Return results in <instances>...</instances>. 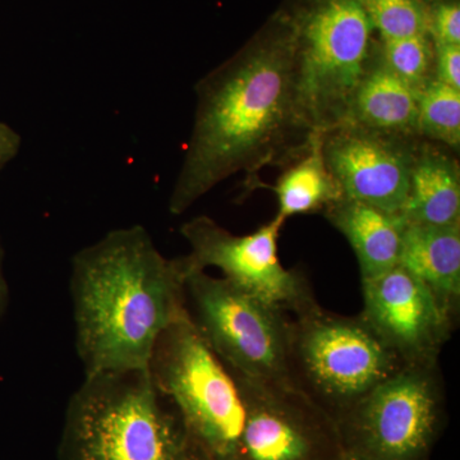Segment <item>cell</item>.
<instances>
[{
  "label": "cell",
  "mask_w": 460,
  "mask_h": 460,
  "mask_svg": "<svg viewBox=\"0 0 460 460\" xmlns=\"http://www.w3.org/2000/svg\"><path fill=\"white\" fill-rule=\"evenodd\" d=\"M195 93L192 131L168 201L174 217L238 172L246 193L260 189L259 172L289 164L316 132L296 96L293 31L283 9L199 80Z\"/></svg>",
  "instance_id": "6da1fadb"
},
{
  "label": "cell",
  "mask_w": 460,
  "mask_h": 460,
  "mask_svg": "<svg viewBox=\"0 0 460 460\" xmlns=\"http://www.w3.org/2000/svg\"><path fill=\"white\" fill-rule=\"evenodd\" d=\"M180 257L142 226L111 230L71 262L75 352L84 375L148 370L157 339L187 313Z\"/></svg>",
  "instance_id": "7a4b0ae2"
},
{
  "label": "cell",
  "mask_w": 460,
  "mask_h": 460,
  "mask_svg": "<svg viewBox=\"0 0 460 460\" xmlns=\"http://www.w3.org/2000/svg\"><path fill=\"white\" fill-rule=\"evenodd\" d=\"M296 96L314 131L343 123L376 39L357 0H289Z\"/></svg>",
  "instance_id": "3957f363"
},
{
  "label": "cell",
  "mask_w": 460,
  "mask_h": 460,
  "mask_svg": "<svg viewBox=\"0 0 460 460\" xmlns=\"http://www.w3.org/2000/svg\"><path fill=\"white\" fill-rule=\"evenodd\" d=\"M148 370L84 375L68 407L71 460H180L186 441Z\"/></svg>",
  "instance_id": "277c9868"
},
{
  "label": "cell",
  "mask_w": 460,
  "mask_h": 460,
  "mask_svg": "<svg viewBox=\"0 0 460 460\" xmlns=\"http://www.w3.org/2000/svg\"><path fill=\"white\" fill-rule=\"evenodd\" d=\"M402 366L359 314L319 307L290 321V380L335 422Z\"/></svg>",
  "instance_id": "5b68a950"
},
{
  "label": "cell",
  "mask_w": 460,
  "mask_h": 460,
  "mask_svg": "<svg viewBox=\"0 0 460 460\" xmlns=\"http://www.w3.org/2000/svg\"><path fill=\"white\" fill-rule=\"evenodd\" d=\"M148 372L190 435L217 460H233L246 420L237 381L190 320L189 310L157 339Z\"/></svg>",
  "instance_id": "8992f818"
},
{
  "label": "cell",
  "mask_w": 460,
  "mask_h": 460,
  "mask_svg": "<svg viewBox=\"0 0 460 460\" xmlns=\"http://www.w3.org/2000/svg\"><path fill=\"white\" fill-rule=\"evenodd\" d=\"M184 290L190 320L229 371L295 386L289 374L292 317L206 270L186 272Z\"/></svg>",
  "instance_id": "52a82bcc"
},
{
  "label": "cell",
  "mask_w": 460,
  "mask_h": 460,
  "mask_svg": "<svg viewBox=\"0 0 460 460\" xmlns=\"http://www.w3.org/2000/svg\"><path fill=\"white\" fill-rule=\"evenodd\" d=\"M443 384L438 366H402L337 420L343 460H425Z\"/></svg>",
  "instance_id": "ba28073f"
},
{
  "label": "cell",
  "mask_w": 460,
  "mask_h": 460,
  "mask_svg": "<svg viewBox=\"0 0 460 460\" xmlns=\"http://www.w3.org/2000/svg\"><path fill=\"white\" fill-rule=\"evenodd\" d=\"M284 223L274 217L246 235L233 234L211 217L201 215L181 226L190 246L180 257L184 275L215 268L233 286L290 317L304 316L321 307L313 287L302 272L288 270L278 256V241Z\"/></svg>",
  "instance_id": "9c48e42d"
},
{
  "label": "cell",
  "mask_w": 460,
  "mask_h": 460,
  "mask_svg": "<svg viewBox=\"0 0 460 460\" xmlns=\"http://www.w3.org/2000/svg\"><path fill=\"white\" fill-rule=\"evenodd\" d=\"M420 137L341 123L321 132V150L344 198L401 214Z\"/></svg>",
  "instance_id": "30bf717a"
},
{
  "label": "cell",
  "mask_w": 460,
  "mask_h": 460,
  "mask_svg": "<svg viewBox=\"0 0 460 460\" xmlns=\"http://www.w3.org/2000/svg\"><path fill=\"white\" fill-rule=\"evenodd\" d=\"M246 410L234 459L329 460L323 438L335 422L292 385L265 383L230 371Z\"/></svg>",
  "instance_id": "8fae6325"
},
{
  "label": "cell",
  "mask_w": 460,
  "mask_h": 460,
  "mask_svg": "<svg viewBox=\"0 0 460 460\" xmlns=\"http://www.w3.org/2000/svg\"><path fill=\"white\" fill-rule=\"evenodd\" d=\"M359 316L404 366H436L456 325L401 265L362 280Z\"/></svg>",
  "instance_id": "7c38bea8"
},
{
  "label": "cell",
  "mask_w": 460,
  "mask_h": 460,
  "mask_svg": "<svg viewBox=\"0 0 460 460\" xmlns=\"http://www.w3.org/2000/svg\"><path fill=\"white\" fill-rule=\"evenodd\" d=\"M399 265L428 288L441 311L458 325L460 311V223L407 224Z\"/></svg>",
  "instance_id": "4fadbf2b"
},
{
  "label": "cell",
  "mask_w": 460,
  "mask_h": 460,
  "mask_svg": "<svg viewBox=\"0 0 460 460\" xmlns=\"http://www.w3.org/2000/svg\"><path fill=\"white\" fill-rule=\"evenodd\" d=\"M323 217L349 242L362 280L374 279L399 265L405 220L365 202L341 198Z\"/></svg>",
  "instance_id": "5bb4252c"
},
{
  "label": "cell",
  "mask_w": 460,
  "mask_h": 460,
  "mask_svg": "<svg viewBox=\"0 0 460 460\" xmlns=\"http://www.w3.org/2000/svg\"><path fill=\"white\" fill-rule=\"evenodd\" d=\"M402 217L405 223L420 226L460 223L458 154L420 138Z\"/></svg>",
  "instance_id": "9a60e30c"
},
{
  "label": "cell",
  "mask_w": 460,
  "mask_h": 460,
  "mask_svg": "<svg viewBox=\"0 0 460 460\" xmlns=\"http://www.w3.org/2000/svg\"><path fill=\"white\" fill-rule=\"evenodd\" d=\"M419 99L417 91L389 71L378 59L375 45L370 63L354 91L343 123L393 135L420 137L417 132Z\"/></svg>",
  "instance_id": "2e32d148"
},
{
  "label": "cell",
  "mask_w": 460,
  "mask_h": 460,
  "mask_svg": "<svg viewBox=\"0 0 460 460\" xmlns=\"http://www.w3.org/2000/svg\"><path fill=\"white\" fill-rule=\"evenodd\" d=\"M281 169L283 172L277 184L270 187L278 199L275 217L280 222L286 223L296 215L323 213L330 205L344 198L323 159L321 132H314L305 153Z\"/></svg>",
  "instance_id": "e0dca14e"
},
{
  "label": "cell",
  "mask_w": 460,
  "mask_h": 460,
  "mask_svg": "<svg viewBox=\"0 0 460 460\" xmlns=\"http://www.w3.org/2000/svg\"><path fill=\"white\" fill-rule=\"evenodd\" d=\"M417 132L422 140L460 150V90L431 81L420 93Z\"/></svg>",
  "instance_id": "ac0fdd59"
},
{
  "label": "cell",
  "mask_w": 460,
  "mask_h": 460,
  "mask_svg": "<svg viewBox=\"0 0 460 460\" xmlns=\"http://www.w3.org/2000/svg\"><path fill=\"white\" fill-rule=\"evenodd\" d=\"M376 54L389 71L420 93L435 80V45L428 33L376 40Z\"/></svg>",
  "instance_id": "d6986e66"
},
{
  "label": "cell",
  "mask_w": 460,
  "mask_h": 460,
  "mask_svg": "<svg viewBox=\"0 0 460 460\" xmlns=\"http://www.w3.org/2000/svg\"><path fill=\"white\" fill-rule=\"evenodd\" d=\"M381 40L426 31V0H357Z\"/></svg>",
  "instance_id": "ffe728a7"
},
{
  "label": "cell",
  "mask_w": 460,
  "mask_h": 460,
  "mask_svg": "<svg viewBox=\"0 0 460 460\" xmlns=\"http://www.w3.org/2000/svg\"><path fill=\"white\" fill-rule=\"evenodd\" d=\"M426 31L435 45H460V0H426Z\"/></svg>",
  "instance_id": "44dd1931"
},
{
  "label": "cell",
  "mask_w": 460,
  "mask_h": 460,
  "mask_svg": "<svg viewBox=\"0 0 460 460\" xmlns=\"http://www.w3.org/2000/svg\"><path fill=\"white\" fill-rule=\"evenodd\" d=\"M435 80L460 90V45H435Z\"/></svg>",
  "instance_id": "7402d4cb"
},
{
  "label": "cell",
  "mask_w": 460,
  "mask_h": 460,
  "mask_svg": "<svg viewBox=\"0 0 460 460\" xmlns=\"http://www.w3.org/2000/svg\"><path fill=\"white\" fill-rule=\"evenodd\" d=\"M22 137L7 123L0 122V172L20 154Z\"/></svg>",
  "instance_id": "603a6c76"
},
{
  "label": "cell",
  "mask_w": 460,
  "mask_h": 460,
  "mask_svg": "<svg viewBox=\"0 0 460 460\" xmlns=\"http://www.w3.org/2000/svg\"><path fill=\"white\" fill-rule=\"evenodd\" d=\"M3 256L4 253H3L2 244H0V317L4 314L8 305V286L4 272H3Z\"/></svg>",
  "instance_id": "cb8c5ba5"
},
{
  "label": "cell",
  "mask_w": 460,
  "mask_h": 460,
  "mask_svg": "<svg viewBox=\"0 0 460 460\" xmlns=\"http://www.w3.org/2000/svg\"><path fill=\"white\" fill-rule=\"evenodd\" d=\"M180 460H190V459L189 458V456H187L186 445H184L183 453H181V459H180Z\"/></svg>",
  "instance_id": "d4e9b609"
}]
</instances>
